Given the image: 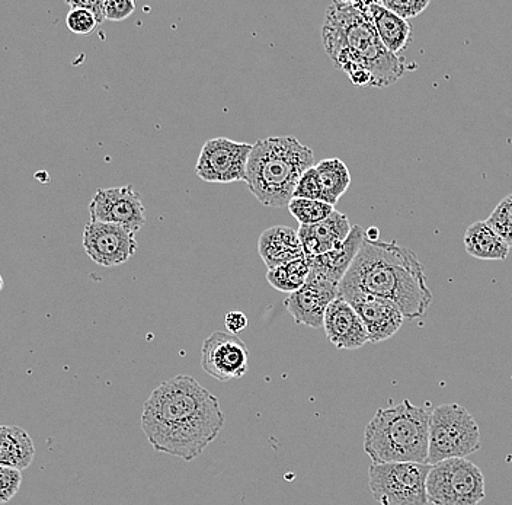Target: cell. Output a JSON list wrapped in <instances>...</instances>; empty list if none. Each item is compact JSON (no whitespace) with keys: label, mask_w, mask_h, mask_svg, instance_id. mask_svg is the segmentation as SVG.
<instances>
[{"label":"cell","mask_w":512,"mask_h":505,"mask_svg":"<svg viewBox=\"0 0 512 505\" xmlns=\"http://www.w3.org/2000/svg\"><path fill=\"white\" fill-rule=\"evenodd\" d=\"M140 425L156 452L192 462L222 433L224 414L217 396L194 377L178 375L150 393Z\"/></svg>","instance_id":"obj_1"},{"label":"cell","mask_w":512,"mask_h":505,"mask_svg":"<svg viewBox=\"0 0 512 505\" xmlns=\"http://www.w3.org/2000/svg\"><path fill=\"white\" fill-rule=\"evenodd\" d=\"M322 34L326 53L354 85L387 88L405 75V60L384 47L368 2L331 3Z\"/></svg>","instance_id":"obj_2"},{"label":"cell","mask_w":512,"mask_h":505,"mask_svg":"<svg viewBox=\"0 0 512 505\" xmlns=\"http://www.w3.org/2000/svg\"><path fill=\"white\" fill-rule=\"evenodd\" d=\"M341 284L395 303L411 321L424 318L432 302L424 267L414 251L396 242L364 239Z\"/></svg>","instance_id":"obj_3"},{"label":"cell","mask_w":512,"mask_h":505,"mask_svg":"<svg viewBox=\"0 0 512 505\" xmlns=\"http://www.w3.org/2000/svg\"><path fill=\"white\" fill-rule=\"evenodd\" d=\"M313 166L315 153L296 137H268L252 147L246 184L264 206L288 207L300 178Z\"/></svg>","instance_id":"obj_4"},{"label":"cell","mask_w":512,"mask_h":505,"mask_svg":"<svg viewBox=\"0 0 512 505\" xmlns=\"http://www.w3.org/2000/svg\"><path fill=\"white\" fill-rule=\"evenodd\" d=\"M430 420L427 409L408 399L395 407L377 409L364 431V452L373 465L428 463Z\"/></svg>","instance_id":"obj_5"},{"label":"cell","mask_w":512,"mask_h":505,"mask_svg":"<svg viewBox=\"0 0 512 505\" xmlns=\"http://www.w3.org/2000/svg\"><path fill=\"white\" fill-rule=\"evenodd\" d=\"M480 447L479 425L466 408L459 404L434 408L430 420L428 465L434 466L448 459H467Z\"/></svg>","instance_id":"obj_6"},{"label":"cell","mask_w":512,"mask_h":505,"mask_svg":"<svg viewBox=\"0 0 512 505\" xmlns=\"http://www.w3.org/2000/svg\"><path fill=\"white\" fill-rule=\"evenodd\" d=\"M428 463H384L368 469V487L380 505H430Z\"/></svg>","instance_id":"obj_7"},{"label":"cell","mask_w":512,"mask_h":505,"mask_svg":"<svg viewBox=\"0 0 512 505\" xmlns=\"http://www.w3.org/2000/svg\"><path fill=\"white\" fill-rule=\"evenodd\" d=\"M430 505H479L485 476L469 459H448L432 466L427 478Z\"/></svg>","instance_id":"obj_8"},{"label":"cell","mask_w":512,"mask_h":505,"mask_svg":"<svg viewBox=\"0 0 512 505\" xmlns=\"http://www.w3.org/2000/svg\"><path fill=\"white\" fill-rule=\"evenodd\" d=\"M252 147L254 145L226 137L207 140L198 156L195 174L200 180L211 184L246 182Z\"/></svg>","instance_id":"obj_9"},{"label":"cell","mask_w":512,"mask_h":505,"mask_svg":"<svg viewBox=\"0 0 512 505\" xmlns=\"http://www.w3.org/2000/svg\"><path fill=\"white\" fill-rule=\"evenodd\" d=\"M82 245L86 255L101 267L126 264L137 252L136 233L114 223L96 220L86 223Z\"/></svg>","instance_id":"obj_10"},{"label":"cell","mask_w":512,"mask_h":505,"mask_svg":"<svg viewBox=\"0 0 512 505\" xmlns=\"http://www.w3.org/2000/svg\"><path fill=\"white\" fill-rule=\"evenodd\" d=\"M91 220L114 223L137 233L146 225V209L133 185L99 188L89 204Z\"/></svg>","instance_id":"obj_11"},{"label":"cell","mask_w":512,"mask_h":505,"mask_svg":"<svg viewBox=\"0 0 512 505\" xmlns=\"http://www.w3.org/2000/svg\"><path fill=\"white\" fill-rule=\"evenodd\" d=\"M201 367L219 382L240 379L249 370L248 345L230 332H213L201 347Z\"/></svg>","instance_id":"obj_12"},{"label":"cell","mask_w":512,"mask_h":505,"mask_svg":"<svg viewBox=\"0 0 512 505\" xmlns=\"http://www.w3.org/2000/svg\"><path fill=\"white\" fill-rule=\"evenodd\" d=\"M339 296L347 300L363 319L370 343H383L402 328L405 316L395 303L344 284H339Z\"/></svg>","instance_id":"obj_13"},{"label":"cell","mask_w":512,"mask_h":505,"mask_svg":"<svg viewBox=\"0 0 512 505\" xmlns=\"http://www.w3.org/2000/svg\"><path fill=\"white\" fill-rule=\"evenodd\" d=\"M339 297V284L332 283L322 274L310 270L309 278L302 289L291 293L284 300L287 312L297 325L323 328L326 310Z\"/></svg>","instance_id":"obj_14"},{"label":"cell","mask_w":512,"mask_h":505,"mask_svg":"<svg viewBox=\"0 0 512 505\" xmlns=\"http://www.w3.org/2000/svg\"><path fill=\"white\" fill-rule=\"evenodd\" d=\"M323 329L338 350H358L370 343L363 319L341 296L326 310Z\"/></svg>","instance_id":"obj_15"},{"label":"cell","mask_w":512,"mask_h":505,"mask_svg":"<svg viewBox=\"0 0 512 505\" xmlns=\"http://www.w3.org/2000/svg\"><path fill=\"white\" fill-rule=\"evenodd\" d=\"M352 228L354 226L351 225L348 216L336 210L323 222L312 226H300L297 233L302 242L304 257L316 258L334 251L336 246L347 241Z\"/></svg>","instance_id":"obj_16"},{"label":"cell","mask_w":512,"mask_h":505,"mask_svg":"<svg viewBox=\"0 0 512 505\" xmlns=\"http://www.w3.org/2000/svg\"><path fill=\"white\" fill-rule=\"evenodd\" d=\"M258 252L268 270L304 257L299 233L287 226H274L264 230L258 239Z\"/></svg>","instance_id":"obj_17"},{"label":"cell","mask_w":512,"mask_h":505,"mask_svg":"<svg viewBox=\"0 0 512 505\" xmlns=\"http://www.w3.org/2000/svg\"><path fill=\"white\" fill-rule=\"evenodd\" d=\"M364 239H366V232L363 228L354 226L347 241L336 246L334 251L320 255V257L307 258L310 262V268L331 280L332 283L341 284V281L350 271L352 262L357 258L358 252L364 244Z\"/></svg>","instance_id":"obj_18"},{"label":"cell","mask_w":512,"mask_h":505,"mask_svg":"<svg viewBox=\"0 0 512 505\" xmlns=\"http://www.w3.org/2000/svg\"><path fill=\"white\" fill-rule=\"evenodd\" d=\"M464 249L470 257L478 260L505 261L511 248L486 220H479L464 233Z\"/></svg>","instance_id":"obj_19"},{"label":"cell","mask_w":512,"mask_h":505,"mask_svg":"<svg viewBox=\"0 0 512 505\" xmlns=\"http://www.w3.org/2000/svg\"><path fill=\"white\" fill-rule=\"evenodd\" d=\"M371 18L377 34L387 50L399 56L406 49L412 38V25L405 19L399 18L393 12L387 11L380 2H368Z\"/></svg>","instance_id":"obj_20"},{"label":"cell","mask_w":512,"mask_h":505,"mask_svg":"<svg viewBox=\"0 0 512 505\" xmlns=\"http://www.w3.org/2000/svg\"><path fill=\"white\" fill-rule=\"evenodd\" d=\"M35 459V446L24 428L3 425L0 428V466L25 471Z\"/></svg>","instance_id":"obj_21"},{"label":"cell","mask_w":512,"mask_h":505,"mask_svg":"<svg viewBox=\"0 0 512 505\" xmlns=\"http://www.w3.org/2000/svg\"><path fill=\"white\" fill-rule=\"evenodd\" d=\"M323 188V201L335 207L351 185L350 169L338 158L323 159L315 165Z\"/></svg>","instance_id":"obj_22"},{"label":"cell","mask_w":512,"mask_h":505,"mask_svg":"<svg viewBox=\"0 0 512 505\" xmlns=\"http://www.w3.org/2000/svg\"><path fill=\"white\" fill-rule=\"evenodd\" d=\"M310 262L306 257L268 270V283L278 292L294 293L302 289L310 274Z\"/></svg>","instance_id":"obj_23"},{"label":"cell","mask_w":512,"mask_h":505,"mask_svg":"<svg viewBox=\"0 0 512 505\" xmlns=\"http://www.w3.org/2000/svg\"><path fill=\"white\" fill-rule=\"evenodd\" d=\"M288 212L300 223V226H312L328 219L335 212V207L325 201L293 198L288 204Z\"/></svg>","instance_id":"obj_24"},{"label":"cell","mask_w":512,"mask_h":505,"mask_svg":"<svg viewBox=\"0 0 512 505\" xmlns=\"http://www.w3.org/2000/svg\"><path fill=\"white\" fill-rule=\"evenodd\" d=\"M486 222L512 248V194L499 201Z\"/></svg>","instance_id":"obj_25"},{"label":"cell","mask_w":512,"mask_h":505,"mask_svg":"<svg viewBox=\"0 0 512 505\" xmlns=\"http://www.w3.org/2000/svg\"><path fill=\"white\" fill-rule=\"evenodd\" d=\"M380 3L405 21L418 17L430 6V0H382Z\"/></svg>","instance_id":"obj_26"},{"label":"cell","mask_w":512,"mask_h":505,"mask_svg":"<svg viewBox=\"0 0 512 505\" xmlns=\"http://www.w3.org/2000/svg\"><path fill=\"white\" fill-rule=\"evenodd\" d=\"M66 25L70 33L76 35H89L94 33L99 22L92 12L86 9H70L66 17Z\"/></svg>","instance_id":"obj_27"},{"label":"cell","mask_w":512,"mask_h":505,"mask_svg":"<svg viewBox=\"0 0 512 505\" xmlns=\"http://www.w3.org/2000/svg\"><path fill=\"white\" fill-rule=\"evenodd\" d=\"M293 198H307V200L323 201V188L320 184L318 171L315 166L307 169L300 178L297 184L296 191H294Z\"/></svg>","instance_id":"obj_28"},{"label":"cell","mask_w":512,"mask_h":505,"mask_svg":"<svg viewBox=\"0 0 512 505\" xmlns=\"http://www.w3.org/2000/svg\"><path fill=\"white\" fill-rule=\"evenodd\" d=\"M0 503L6 504L18 494L22 484V471L18 469L8 468V466H0Z\"/></svg>","instance_id":"obj_29"},{"label":"cell","mask_w":512,"mask_h":505,"mask_svg":"<svg viewBox=\"0 0 512 505\" xmlns=\"http://www.w3.org/2000/svg\"><path fill=\"white\" fill-rule=\"evenodd\" d=\"M105 19L112 22H121L136 11L133 0H105Z\"/></svg>","instance_id":"obj_30"},{"label":"cell","mask_w":512,"mask_h":505,"mask_svg":"<svg viewBox=\"0 0 512 505\" xmlns=\"http://www.w3.org/2000/svg\"><path fill=\"white\" fill-rule=\"evenodd\" d=\"M70 9H86L98 19L99 25L105 21V0H67Z\"/></svg>","instance_id":"obj_31"},{"label":"cell","mask_w":512,"mask_h":505,"mask_svg":"<svg viewBox=\"0 0 512 505\" xmlns=\"http://www.w3.org/2000/svg\"><path fill=\"white\" fill-rule=\"evenodd\" d=\"M248 324V318H246L245 313L240 312V310L227 312L226 318H224V325H226L227 332H230V334L233 335H238L239 332H242L243 329L248 326Z\"/></svg>","instance_id":"obj_32"},{"label":"cell","mask_w":512,"mask_h":505,"mask_svg":"<svg viewBox=\"0 0 512 505\" xmlns=\"http://www.w3.org/2000/svg\"><path fill=\"white\" fill-rule=\"evenodd\" d=\"M366 239L368 241H379V229L377 228H370L366 230Z\"/></svg>","instance_id":"obj_33"}]
</instances>
